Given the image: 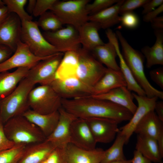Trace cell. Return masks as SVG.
<instances>
[{
  "instance_id": "3",
  "label": "cell",
  "mask_w": 163,
  "mask_h": 163,
  "mask_svg": "<svg viewBox=\"0 0 163 163\" xmlns=\"http://www.w3.org/2000/svg\"><path fill=\"white\" fill-rule=\"evenodd\" d=\"M4 128L7 138L16 145H27L46 139L40 129L22 115L10 119L4 124Z\"/></svg>"
},
{
  "instance_id": "17",
  "label": "cell",
  "mask_w": 163,
  "mask_h": 163,
  "mask_svg": "<svg viewBox=\"0 0 163 163\" xmlns=\"http://www.w3.org/2000/svg\"><path fill=\"white\" fill-rule=\"evenodd\" d=\"M104 152V151L101 148L87 150L71 143L62 149L63 163H101Z\"/></svg>"
},
{
  "instance_id": "9",
  "label": "cell",
  "mask_w": 163,
  "mask_h": 163,
  "mask_svg": "<svg viewBox=\"0 0 163 163\" xmlns=\"http://www.w3.org/2000/svg\"><path fill=\"white\" fill-rule=\"evenodd\" d=\"M63 54L58 53L41 60L29 69L25 78L34 85H50L56 79V72Z\"/></svg>"
},
{
  "instance_id": "52",
  "label": "cell",
  "mask_w": 163,
  "mask_h": 163,
  "mask_svg": "<svg viewBox=\"0 0 163 163\" xmlns=\"http://www.w3.org/2000/svg\"><path fill=\"white\" fill-rule=\"evenodd\" d=\"M5 6L3 0H0V8H2Z\"/></svg>"
},
{
  "instance_id": "49",
  "label": "cell",
  "mask_w": 163,
  "mask_h": 163,
  "mask_svg": "<svg viewBox=\"0 0 163 163\" xmlns=\"http://www.w3.org/2000/svg\"><path fill=\"white\" fill-rule=\"evenodd\" d=\"M9 14L6 6L2 8H0V25Z\"/></svg>"
},
{
  "instance_id": "19",
  "label": "cell",
  "mask_w": 163,
  "mask_h": 163,
  "mask_svg": "<svg viewBox=\"0 0 163 163\" xmlns=\"http://www.w3.org/2000/svg\"><path fill=\"white\" fill-rule=\"evenodd\" d=\"M127 86L120 70L107 68L99 80L92 88L93 95L103 94L114 88Z\"/></svg>"
},
{
  "instance_id": "22",
  "label": "cell",
  "mask_w": 163,
  "mask_h": 163,
  "mask_svg": "<svg viewBox=\"0 0 163 163\" xmlns=\"http://www.w3.org/2000/svg\"><path fill=\"white\" fill-rule=\"evenodd\" d=\"M92 96L95 98L108 101L123 107L133 114L137 106L133 101L132 93L126 87H121L112 89L105 93Z\"/></svg>"
},
{
  "instance_id": "33",
  "label": "cell",
  "mask_w": 163,
  "mask_h": 163,
  "mask_svg": "<svg viewBox=\"0 0 163 163\" xmlns=\"http://www.w3.org/2000/svg\"><path fill=\"white\" fill-rule=\"evenodd\" d=\"M38 27L45 31H54L62 27V24L52 11H47L40 16L36 22Z\"/></svg>"
},
{
  "instance_id": "43",
  "label": "cell",
  "mask_w": 163,
  "mask_h": 163,
  "mask_svg": "<svg viewBox=\"0 0 163 163\" xmlns=\"http://www.w3.org/2000/svg\"><path fill=\"white\" fill-rule=\"evenodd\" d=\"M162 4L163 0H148L142 6L143 8L142 14L145 15L154 10Z\"/></svg>"
},
{
  "instance_id": "12",
  "label": "cell",
  "mask_w": 163,
  "mask_h": 163,
  "mask_svg": "<svg viewBox=\"0 0 163 163\" xmlns=\"http://www.w3.org/2000/svg\"><path fill=\"white\" fill-rule=\"evenodd\" d=\"M50 56L45 57L37 56L31 52L25 43L20 41L14 54L0 63V72L20 67L27 68L30 69L41 60Z\"/></svg>"
},
{
  "instance_id": "36",
  "label": "cell",
  "mask_w": 163,
  "mask_h": 163,
  "mask_svg": "<svg viewBox=\"0 0 163 163\" xmlns=\"http://www.w3.org/2000/svg\"><path fill=\"white\" fill-rule=\"evenodd\" d=\"M120 0H95L91 3H88L86 9L89 15L101 11L116 4Z\"/></svg>"
},
{
  "instance_id": "35",
  "label": "cell",
  "mask_w": 163,
  "mask_h": 163,
  "mask_svg": "<svg viewBox=\"0 0 163 163\" xmlns=\"http://www.w3.org/2000/svg\"><path fill=\"white\" fill-rule=\"evenodd\" d=\"M27 145L17 144L0 152V163H17L22 156Z\"/></svg>"
},
{
  "instance_id": "34",
  "label": "cell",
  "mask_w": 163,
  "mask_h": 163,
  "mask_svg": "<svg viewBox=\"0 0 163 163\" xmlns=\"http://www.w3.org/2000/svg\"><path fill=\"white\" fill-rule=\"evenodd\" d=\"M9 13L16 14L23 21H32L33 18L24 10L27 0H3Z\"/></svg>"
},
{
  "instance_id": "26",
  "label": "cell",
  "mask_w": 163,
  "mask_h": 163,
  "mask_svg": "<svg viewBox=\"0 0 163 163\" xmlns=\"http://www.w3.org/2000/svg\"><path fill=\"white\" fill-rule=\"evenodd\" d=\"M124 0L120 1L113 5L94 14L89 15L88 21L98 23L101 28L107 29L120 22V8Z\"/></svg>"
},
{
  "instance_id": "23",
  "label": "cell",
  "mask_w": 163,
  "mask_h": 163,
  "mask_svg": "<svg viewBox=\"0 0 163 163\" xmlns=\"http://www.w3.org/2000/svg\"><path fill=\"white\" fill-rule=\"evenodd\" d=\"M100 29L99 24L91 21H88L78 29L80 43L83 48L91 52L95 47L104 44L98 33Z\"/></svg>"
},
{
  "instance_id": "45",
  "label": "cell",
  "mask_w": 163,
  "mask_h": 163,
  "mask_svg": "<svg viewBox=\"0 0 163 163\" xmlns=\"http://www.w3.org/2000/svg\"><path fill=\"white\" fill-rule=\"evenodd\" d=\"M13 52L8 47L0 45V63L8 58Z\"/></svg>"
},
{
  "instance_id": "2",
  "label": "cell",
  "mask_w": 163,
  "mask_h": 163,
  "mask_svg": "<svg viewBox=\"0 0 163 163\" xmlns=\"http://www.w3.org/2000/svg\"><path fill=\"white\" fill-rule=\"evenodd\" d=\"M116 34L122 48V54L135 79L149 97H156L163 99V92L153 87L146 78L144 71V56L133 48L128 43L121 33L116 31Z\"/></svg>"
},
{
  "instance_id": "11",
  "label": "cell",
  "mask_w": 163,
  "mask_h": 163,
  "mask_svg": "<svg viewBox=\"0 0 163 163\" xmlns=\"http://www.w3.org/2000/svg\"><path fill=\"white\" fill-rule=\"evenodd\" d=\"M62 99H71L93 95L92 88L77 77L55 79L50 85Z\"/></svg>"
},
{
  "instance_id": "1",
  "label": "cell",
  "mask_w": 163,
  "mask_h": 163,
  "mask_svg": "<svg viewBox=\"0 0 163 163\" xmlns=\"http://www.w3.org/2000/svg\"><path fill=\"white\" fill-rule=\"evenodd\" d=\"M61 107L77 118H103L119 123L129 121L133 114L126 108L111 101L92 96L74 99H62Z\"/></svg>"
},
{
  "instance_id": "32",
  "label": "cell",
  "mask_w": 163,
  "mask_h": 163,
  "mask_svg": "<svg viewBox=\"0 0 163 163\" xmlns=\"http://www.w3.org/2000/svg\"><path fill=\"white\" fill-rule=\"evenodd\" d=\"M126 144L125 137L119 132L112 145L104 151L101 163H109L113 161L126 159L123 152V146Z\"/></svg>"
},
{
  "instance_id": "48",
  "label": "cell",
  "mask_w": 163,
  "mask_h": 163,
  "mask_svg": "<svg viewBox=\"0 0 163 163\" xmlns=\"http://www.w3.org/2000/svg\"><path fill=\"white\" fill-rule=\"evenodd\" d=\"M154 110L159 119L163 122V102L157 101L155 103Z\"/></svg>"
},
{
  "instance_id": "20",
  "label": "cell",
  "mask_w": 163,
  "mask_h": 163,
  "mask_svg": "<svg viewBox=\"0 0 163 163\" xmlns=\"http://www.w3.org/2000/svg\"><path fill=\"white\" fill-rule=\"evenodd\" d=\"M22 116L37 126L46 138L56 128L59 114L58 110L49 114H42L29 109Z\"/></svg>"
},
{
  "instance_id": "6",
  "label": "cell",
  "mask_w": 163,
  "mask_h": 163,
  "mask_svg": "<svg viewBox=\"0 0 163 163\" xmlns=\"http://www.w3.org/2000/svg\"><path fill=\"white\" fill-rule=\"evenodd\" d=\"M21 41L35 55L45 57L59 53L45 39L36 22L21 21Z\"/></svg>"
},
{
  "instance_id": "27",
  "label": "cell",
  "mask_w": 163,
  "mask_h": 163,
  "mask_svg": "<svg viewBox=\"0 0 163 163\" xmlns=\"http://www.w3.org/2000/svg\"><path fill=\"white\" fill-rule=\"evenodd\" d=\"M135 149L152 162L162 163L163 156L155 139L148 136L137 134Z\"/></svg>"
},
{
  "instance_id": "51",
  "label": "cell",
  "mask_w": 163,
  "mask_h": 163,
  "mask_svg": "<svg viewBox=\"0 0 163 163\" xmlns=\"http://www.w3.org/2000/svg\"><path fill=\"white\" fill-rule=\"evenodd\" d=\"M131 159H125L122 160H119L113 161L109 163H131Z\"/></svg>"
},
{
  "instance_id": "40",
  "label": "cell",
  "mask_w": 163,
  "mask_h": 163,
  "mask_svg": "<svg viewBox=\"0 0 163 163\" xmlns=\"http://www.w3.org/2000/svg\"><path fill=\"white\" fill-rule=\"evenodd\" d=\"M4 125L0 119V152L10 149L16 145L7 137L4 131Z\"/></svg>"
},
{
  "instance_id": "16",
  "label": "cell",
  "mask_w": 163,
  "mask_h": 163,
  "mask_svg": "<svg viewBox=\"0 0 163 163\" xmlns=\"http://www.w3.org/2000/svg\"><path fill=\"white\" fill-rule=\"evenodd\" d=\"M21 21L17 15L9 13L0 25V45L6 46L14 52L21 41Z\"/></svg>"
},
{
  "instance_id": "4",
  "label": "cell",
  "mask_w": 163,
  "mask_h": 163,
  "mask_svg": "<svg viewBox=\"0 0 163 163\" xmlns=\"http://www.w3.org/2000/svg\"><path fill=\"white\" fill-rule=\"evenodd\" d=\"M34 85L25 78L11 93L0 101V119L4 124L13 117L22 115L29 109L28 96Z\"/></svg>"
},
{
  "instance_id": "38",
  "label": "cell",
  "mask_w": 163,
  "mask_h": 163,
  "mask_svg": "<svg viewBox=\"0 0 163 163\" xmlns=\"http://www.w3.org/2000/svg\"><path fill=\"white\" fill-rule=\"evenodd\" d=\"M56 0H37L34 11L33 15L36 17L40 16L48 10H50Z\"/></svg>"
},
{
  "instance_id": "10",
  "label": "cell",
  "mask_w": 163,
  "mask_h": 163,
  "mask_svg": "<svg viewBox=\"0 0 163 163\" xmlns=\"http://www.w3.org/2000/svg\"><path fill=\"white\" fill-rule=\"evenodd\" d=\"M42 34L59 52L78 51L81 48L78 30L72 26L67 25L56 31H44Z\"/></svg>"
},
{
  "instance_id": "21",
  "label": "cell",
  "mask_w": 163,
  "mask_h": 163,
  "mask_svg": "<svg viewBox=\"0 0 163 163\" xmlns=\"http://www.w3.org/2000/svg\"><path fill=\"white\" fill-rule=\"evenodd\" d=\"M163 122L158 118L154 110L146 114L136 126L134 133L148 136L157 141L163 138Z\"/></svg>"
},
{
  "instance_id": "39",
  "label": "cell",
  "mask_w": 163,
  "mask_h": 163,
  "mask_svg": "<svg viewBox=\"0 0 163 163\" xmlns=\"http://www.w3.org/2000/svg\"><path fill=\"white\" fill-rule=\"evenodd\" d=\"M148 0H124L119 10V14L122 15L127 12L133 11L139 7L142 6Z\"/></svg>"
},
{
  "instance_id": "30",
  "label": "cell",
  "mask_w": 163,
  "mask_h": 163,
  "mask_svg": "<svg viewBox=\"0 0 163 163\" xmlns=\"http://www.w3.org/2000/svg\"><path fill=\"white\" fill-rule=\"evenodd\" d=\"M154 33L156 40L154 44L151 47L145 46L141 49L148 68L156 65H163V30H154Z\"/></svg>"
},
{
  "instance_id": "15",
  "label": "cell",
  "mask_w": 163,
  "mask_h": 163,
  "mask_svg": "<svg viewBox=\"0 0 163 163\" xmlns=\"http://www.w3.org/2000/svg\"><path fill=\"white\" fill-rule=\"evenodd\" d=\"M97 143H107L112 141L119 131V123L109 119L93 117L85 119Z\"/></svg>"
},
{
  "instance_id": "44",
  "label": "cell",
  "mask_w": 163,
  "mask_h": 163,
  "mask_svg": "<svg viewBox=\"0 0 163 163\" xmlns=\"http://www.w3.org/2000/svg\"><path fill=\"white\" fill-rule=\"evenodd\" d=\"M163 11V4H162L154 10L144 15L143 21L146 22H151L153 19L158 16Z\"/></svg>"
},
{
  "instance_id": "29",
  "label": "cell",
  "mask_w": 163,
  "mask_h": 163,
  "mask_svg": "<svg viewBox=\"0 0 163 163\" xmlns=\"http://www.w3.org/2000/svg\"><path fill=\"white\" fill-rule=\"evenodd\" d=\"M109 41L114 45L118 56L120 63V70L123 74L126 80L127 88L130 91H133L138 95L141 96H146L144 90L137 83L129 68L126 63L120 52L119 45L118 39L116 35L114 34L110 36L108 38Z\"/></svg>"
},
{
  "instance_id": "25",
  "label": "cell",
  "mask_w": 163,
  "mask_h": 163,
  "mask_svg": "<svg viewBox=\"0 0 163 163\" xmlns=\"http://www.w3.org/2000/svg\"><path fill=\"white\" fill-rule=\"evenodd\" d=\"M55 148L45 140L27 145L17 163H41Z\"/></svg>"
},
{
  "instance_id": "14",
  "label": "cell",
  "mask_w": 163,
  "mask_h": 163,
  "mask_svg": "<svg viewBox=\"0 0 163 163\" xmlns=\"http://www.w3.org/2000/svg\"><path fill=\"white\" fill-rule=\"evenodd\" d=\"M137 102V109L129 122L119 129V133L125 138L126 144L134 133L135 129L142 118L150 111L154 110L155 106L158 98L155 97H149L132 93Z\"/></svg>"
},
{
  "instance_id": "18",
  "label": "cell",
  "mask_w": 163,
  "mask_h": 163,
  "mask_svg": "<svg viewBox=\"0 0 163 163\" xmlns=\"http://www.w3.org/2000/svg\"><path fill=\"white\" fill-rule=\"evenodd\" d=\"M70 143L79 148L92 150L97 144L85 119L77 118L72 123L70 129Z\"/></svg>"
},
{
  "instance_id": "8",
  "label": "cell",
  "mask_w": 163,
  "mask_h": 163,
  "mask_svg": "<svg viewBox=\"0 0 163 163\" xmlns=\"http://www.w3.org/2000/svg\"><path fill=\"white\" fill-rule=\"evenodd\" d=\"M78 52L79 60L77 78L92 88L104 74L107 68L97 61L90 52L82 48Z\"/></svg>"
},
{
  "instance_id": "28",
  "label": "cell",
  "mask_w": 163,
  "mask_h": 163,
  "mask_svg": "<svg viewBox=\"0 0 163 163\" xmlns=\"http://www.w3.org/2000/svg\"><path fill=\"white\" fill-rule=\"evenodd\" d=\"M78 51H68L64 53L56 72V79L64 80L77 77L79 60Z\"/></svg>"
},
{
  "instance_id": "7",
  "label": "cell",
  "mask_w": 163,
  "mask_h": 163,
  "mask_svg": "<svg viewBox=\"0 0 163 163\" xmlns=\"http://www.w3.org/2000/svg\"><path fill=\"white\" fill-rule=\"evenodd\" d=\"M61 100L50 85H40L33 88L28 98L30 109L42 114L58 110L61 107Z\"/></svg>"
},
{
  "instance_id": "31",
  "label": "cell",
  "mask_w": 163,
  "mask_h": 163,
  "mask_svg": "<svg viewBox=\"0 0 163 163\" xmlns=\"http://www.w3.org/2000/svg\"><path fill=\"white\" fill-rule=\"evenodd\" d=\"M90 52L97 61L105 65L107 68L120 70L116 59L117 54L115 48L110 42L95 47Z\"/></svg>"
},
{
  "instance_id": "37",
  "label": "cell",
  "mask_w": 163,
  "mask_h": 163,
  "mask_svg": "<svg viewBox=\"0 0 163 163\" xmlns=\"http://www.w3.org/2000/svg\"><path fill=\"white\" fill-rule=\"evenodd\" d=\"M124 27L133 29L137 27L139 23L138 16L133 11L125 13L120 16V22Z\"/></svg>"
},
{
  "instance_id": "13",
  "label": "cell",
  "mask_w": 163,
  "mask_h": 163,
  "mask_svg": "<svg viewBox=\"0 0 163 163\" xmlns=\"http://www.w3.org/2000/svg\"><path fill=\"white\" fill-rule=\"evenodd\" d=\"M59 117L58 123L53 132L45 140L55 148L64 149L70 143V129L72 122L77 117L62 107L58 110Z\"/></svg>"
},
{
  "instance_id": "47",
  "label": "cell",
  "mask_w": 163,
  "mask_h": 163,
  "mask_svg": "<svg viewBox=\"0 0 163 163\" xmlns=\"http://www.w3.org/2000/svg\"><path fill=\"white\" fill-rule=\"evenodd\" d=\"M150 22L154 30H163V16H158Z\"/></svg>"
},
{
  "instance_id": "41",
  "label": "cell",
  "mask_w": 163,
  "mask_h": 163,
  "mask_svg": "<svg viewBox=\"0 0 163 163\" xmlns=\"http://www.w3.org/2000/svg\"><path fill=\"white\" fill-rule=\"evenodd\" d=\"M41 163H63L62 149L55 148Z\"/></svg>"
},
{
  "instance_id": "42",
  "label": "cell",
  "mask_w": 163,
  "mask_h": 163,
  "mask_svg": "<svg viewBox=\"0 0 163 163\" xmlns=\"http://www.w3.org/2000/svg\"><path fill=\"white\" fill-rule=\"evenodd\" d=\"M151 79L161 89H163V67H161L149 72Z\"/></svg>"
},
{
  "instance_id": "46",
  "label": "cell",
  "mask_w": 163,
  "mask_h": 163,
  "mask_svg": "<svg viewBox=\"0 0 163 163\" xmlns=\"http://www.w3.org/2000/svg\"><path fill=\"white\" fill-rule=\"evenodd\" d=\"M131 160V163H152L151 161L136 150L134 151L133 157Z\"/></svg>"
},
{
  "instance_id": "50",
  "label": "cell",
  "mask_w": 163,
  "mask_h": 163,
  "mask_svg": "<svg viewBox=\"0 0 163 163\" xmlns=\"http://www.w3.org/2000/svg\"><path fill=\"white\" fill-rule=\"evenodd\" d=\"M36 0H29L27 7V10L28 13L32 14L34 9Z\"/></svg>"
},
{
  "instance_id": "5",
  "label": "cell",
  "mask_w": 163,
  "mask_h": 163,
  "mask_svg": "<svg viewBox=\"0 0 163 163\" xmlns=\"http://www.w3.org/2000/svg\"><path fill=\"white\" fill-rule=\"evenodd\" d=\"M89 0H56L50 11L59 19L63 25L73 26L77 30L88 21L86 9Z\"/></svg>"
},
{
  "instance_id": "24",
  "label": "cell",
  "mask_w": 163,
  "mask_h": 163,
  "mask_svg": "<svg viewBox=\"0 0 163 163\" xmlns=\"http://www.w3.org/2000/svg\"><path fill=\"white\" fill-rule=\"evenodd\" d=\"M29 69L27 68L20 67L12 72H0V101L11 93L21 81L26 78Z\"/></svg>"
}]
</instances>
